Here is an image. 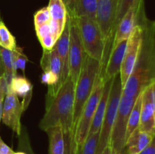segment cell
Masks as SVG:
<instances>
[{"instance_id": "1", "label": "cell", "mask_w": 155, "mask_h": 154, "mask_svg": "<svg viewBox=\"0 0 155 154\" xmlns=\"http://www.w3.org/2000/svg\"><path fill=\"white\" fill-rule=\"evenodd\" d=\"M136 23L142 29V44L133 72L122 91L123 95L133 98H137L155 81V21L145 15L144 1L139 6Z\"/></svg>"}, {"instance_id": "2", "label": "cell", "mask_w": 155, "mask_h": 154, "mask_svg": "<svg viewBox=\"0 0 155 154\" xmlns=\"http://www.w3.org/2000/svg\"><path fill=\"white\" fill-rule=\"evenodd\" d=\"M74 88L75 85L69 77L51 98L46 99L45 113L39 123L41 129L45 131L60 125L63 132L73 130Z\"/></svg>"}, {"instance_id": "3", "label": "cell", "mask_w": 155, "mask_h": 154, "mask_svg": "<svg viewBox=\"0 0 155 154\" xmlns=\"http://www.w3.org/2000/svg\"><path fill=\"white\" fill-rule=\"evenodd\" d=\"M100 69L101 63L86 54L74 88V107L73 115V131L74 133L83 107L93 90L95 80Z\"/></svg>"}, {"instance_id": "4", "label": "cell", "mask_w": 155, "mask_h": 154, "mask_svg": "<svg viewBox=\"0 0 155 154\" xmlns=\"http://www.w3.org/2000/svg\"><path fill=\"white\" fill-rule=\"evenodd\" d=\"M74 19H75L78 27L85 53L100 62L101 68H102L105 58V45L102 33L96 21L86 16Z\"/></svg>"}, {"instance_id": "5", "label": "cell", "mask_w": 155, "mask_h": 154, "mask_svg": "<svg viewBox=\"0 0 155 154\" xmlns=\"http://www.w3.org/2000/svg\"><path fill=\"white\" fill-rule=\"evenodd\" d=\"M122 91L123 87L120 75L118 73L114 77L111 87H110L107 108H106L102 124L100 128L99 139H98L96 154H101L104 148L110 144L112 128H113L115 119H116L118 106H119L121 95H122Z\"/></svg>"}, {"instance_id": "6", "label": "cell", "mask_w": 155, "mask_h": 154, "mask_svg": "<svg viewBox=\"0 0 155 154\" xmlns=\"http://www.w3.org/2000/svg\"><path fill=\"white\" fill-rule=\"evenodd\" d=\"M105 80L106 79L104 78V73L101 72V69H100L97 75L96 80H95L93 90L83 107L78 123L76 127L74 134H75V139L78 146H81L84 143L89 134V128H90L94 115H95L97 107L102 95Z\"/></svg>"}, {"instance_id": "7", "label": "cell", "mask_w": 155, "mask_h": 154, "mask_svg": "<svg viewBox=\"0 0 155 154\" xmlns=\"http://www.w3.org/2000/svg\"><path fill=\"white\" fill-rule=\"evenodd\" d=\"M119 0H97L95 21L101 30L105 45V67L109 54L112 49L114 37V22L117 13Z\"/></svg>"}, {"instance_id": "8", "label": "cell", "mask_w": 155, "mask_h": 154, "mask_svg": "<svg viewBox=\"0 0 155 154\" xmlns=\"http://www.w3.org/2000/svg\"><path fill=\"white\" fill-rule=\"evenodd\" d=\"M137 98L121 95L109 144L111 148L112 154H123L124 152L127 122Z\"/></svg>"}, {"instance_id": "9", "label": "cell", "mask_w": 155, "mask_h": 154, "mask_svg": "<svg viewBox=\"0 0 155 154\" xmlns=\"http://www.w3.org/2000/svg\"><path fill=\"white\" fill-rule=\"evenodd\" d=\"M69 18L70 21V49H69V76L74 82L77 83L83 66L86 53L83 49L75 19Z\"/></svg>"}, {"instance_id": "10", "label": "cell", "mask_w": 155, "mask_h": 154, "mask_svg": "<svg viewBox=\"0 0 155 154\" xmlns=\"http://www.w3.org/2000/svg\"><path fill=\"white\" fill-rule=\"evenodd\" d=\"M142 39V29L139 24L136 23V27L133 29L131 35L129 37L127 42V48L124 54V61L121 66L120 75L122 87L127 82V79L133 72L134 66L136 65Z\"/></svg>"}, {"instance_id": "11", "label": "cell", "mask_w": 155, "mask_h": 154, "mask_svg": "<svg viewBox=\"0 0 155 154\" xmlns=\"http://www.w3.org/2000/svg\"><path fill=\"white\" fill-rule=\"evenodd\" d=\"M24 111L19 98L12 91L8 88L3 105L2 121L18 136L22 131L21 118Z\"/></svg>"}, {"instance_id": "12", "label": "cell", "mask_w": 155, "mask_h": 154, "mask_svg": "<svg viewBox=\"0 0 155 154\" xmlns=\"http://www.w3.org/2000/svg\"><path fill=\"white\" fill-rule=\"evenodd\" d=\"M139 128L145 132L155 134V110L151 84L142 91L140 123Z\"/></svg>"}, {"instance_id": "13", "label": "cell", "mask_w": 155, "mask_h": 154, "mask_svg": "<svg viewBox=\"0 0 155 154\" xmlns=\"http://www.w3.org/2000/svg\"><path fill=\"white\" fill-rule=\"evenodd\" d=\"M144 0H136L133 6L129 9L128 11L120 20L115 31L112 47L122 42L123 40L129 39L136 25L138 11L141 3Z\"/></svg>"}, {"instance_id": "14", "label": "cell", "mask_w": 155, "mask_h": 154, "mask_svg": "<svg viewBox=\"0 0 155 154\" xmlns=\"http://www.w3.org/2000/svg\"><path fill=\"white\" fill-rule=\"evenodd\" d=\"M66 7L68 17L78 18L86 16L91 19L96 18L97 0H62Z\"/></svg>"}, {"instance_id": "15", "label": "cell", "mask_w": 155, "mask_h": 154, "mask_svg": "<svg viewBox=\"0 0 155 154\" xmlns=\"http://www.w3.org/2000/svg\"><path fill=\"white\" fill-rule=\"evenodd\" d=\"M62 63V83L69 78V49H70V21L67 17L63 32L54 45Z\"/></svg>"}, {"instance_id": "16", "label": "cell", "mask_w": 155, "mask_h": 154, "mask_svg": "<svg viewBox=\"0 0 155 154\" xmlns=\"http://www.w3.org/2000/svg\"><path fill=\"white\" fill-rule=\"evenodd\" d=\"M127 42L128 39L123 40L122 42L112 47V49L107 58V63L104 67V76L106 79L114 78L117 74L120 73V72Z\"/></svg>"}, {"instance_id": "17", "label": "cell", "mask_w": 155, "mask_h": 154, "mask_svg": "<svg viewBox=\"0 0 155 154\" xmlns=\"http://www.w3.org/2000/svg\"><path fill=\"white\" fill-rule=\"evenodd\" d=\"M154 135L138 128L126 140L123 154L140 153L151 142Z\"/></svg>"}, {"instance_id": "18", "label": "cell", "mask_w": 155, "mask_h": 154, "mask_svg": "<svg viewBox=\"0 0 155 154\" xmlns=\"http://www.w3.org/2000/svg\"><path fill=\"white\" fill-rule=\"evenodd\" d=\"M113 79L114 78L107 79L104 82L102 95H101V99H100L98 107H97L96 111H95V115H94L93 119H92V124H91L90 128H89V134H92V133H96L100 131V128H101V124H102L103 118H104L106 108H107V102H108L109 94H110Z\"/></svg>"}, {"instance_id": "19", "label": "cell", "mask_w": 155, "mask_h": 154, "mask_svg": "<svg viewBox=\"0 0 155 154\" xmlns=\"http://www.w3.org/2000/svg\"><path fill=\"white\" fill-rule=\"evenodd\" d=\"M8 88L12 91L18 98H22L21 104L25 110L30 104L33 94V85L30 82L26 77L16 75L8 85Z\"/></svg>"}, {"instance_id": "20", "label": "cell", "mask_w": 155, "mask_h": 154, "mask_svg": "<svg viewBox=\"0 0 155 154\" xmlns=\"http://www.w3.org/2000/svg\"><path fill=\"white\" fill-rule=\"evenodd\" d=\"M40 66L43 72L50 71L58 76L62 83V63L55 48L44 50L40 60Z\"/></svg>"}, {"instance_id": "21", "label": "cell", "mask_w": 155, "mask_h": 154, "mask_svg": "<svg viewBox=\"0 0 155 154\" xmlns=\"http://www.w3.org/2000/svg\"><path fill=\"white\" fill-rule=\"evenodd\" d=\"M48 137V154H64V137L63 129L60 125L51 127L45 130Z\"/></svg>"}, {"instance_id": "22", "label": "cell", "mask_w": 155, "mask_h": 154, "mask_svg": "<svg viewBox=\"0 0 155 154\" xmlns=\"http://www.w3.org/2000/svg\"><path fill=\"white\" fill-rule=\"evenodd\" d=\"M49 11L51 21L57 23L60 27L64 28L67 21L66 7L62 0H49L48 5L47 6Z\"/></svg>"}, {"instance_id": "23", "label": "cell", "mask_w": 155, "mask_h": 154, "mask_svg": "<svg viewBox=\"0 0 155 154\" xmlns=\"http://www.w3.org/2000/svg\"><path fill=\"white\" fill-rule=\"evenodd\" d=\"M142 91L139 94L135 102L134 106L130 112L129 116L128 122H127V132H126V140L130 136V134L136 129L139 127L140 123V115H141V107H142Z\"/></svg>"}, {"instance_id": "24", "label": "cell", "mask_w": 155, "mask_h": 154, "mask_svg": "<svg viewBox=\"0 0 155 154\" xmlns=\"http://www.w3.org/2000/svg\"><path fill=\"white\" fill-rule=\"evenodd\" d=\"M0 54H1L5 68V78L8 85L12 82V79L17 75V72L14 68L12 51L0 47Z\"/></svg>"}, {"instance_id": "25", "label": "cell", "mask_w": 155, "mask_h": 154, "mask_svg": "<svg viewBox=\"0 0 155 154\" xmlns=\"http://www.w3.org/2000/svg\"><path fill=\"white\" fill-rule=\"evenodd\" d=\"M0 47L13 51L17 47L16 39L0 18Z\"/></svg>"}, {"instance_id": "26", "label": "cell", "mask_w": 155, "mask_h": 154, "mask_svg": "<svg viewBox=\"0 0 155 154\" xmlns=\"http://www.w3.org/2000/svg\"><path fill=\"white\" fill-rule=\"evenodd\" d=\"M99 132L88 134L86 140L78 146L77 154H96L99 139Z\"/></svg>"}, {"instance_id": "27", "label": "cell", "mask_w": 155, "mask_h": 154, "mask_svg": "<svg viewBox=\"0 0 155 154\" xmlns=\"http://www.w3.org/2000/svg\"><path fill=\"white\" fill-rule=\"evenodd\" d=\"M12 60H13V65L15 71L17 72L18 69H21L24 72L26 67V63L28 60L27 57L24 54L23 49L20 47L17 46L13 51H12Z\"/></svg>"}, {"instance_id": "28", "label": "cell", "mask_w": 155, "mask_h": 154, "mask_svg": "<svg viewBox=\"0 0 155 154\" xmlns=\"http://www.w3.org/2000/svg\"><path fill=\"white\" fill-rule=\"evenodd\" d=\"M64 154H77L78 145L75 139V134L73 130L64 132Z\"/></svg>"}, {"instance_id": "29", "label": "cell", "mask_w": 155, "mask_h": 154, "mask_svg": "<svg viewBox=\"0 0 155 154\" xmlns=\"http://www.w3.org/2000/svg\"><path fill=\"white\" fill-rule=\"evenodd\" d=\"M136 1V0H119L117 13L116 19H115L114 22V33L120 20L128 11L129 9L133 6V5L134 4Z\"/></svg>"}, {"instance_id": "30", "label": "cell", "mask_w": 155, "mask_h": 154, "mask_svg": "<svg viewBox=\"0 0 155 154\" xmlns=\"http://www.w3.org/2000/svg\"><path fill=\"white\" fill-rule=\"evenodd\" d=\"M50 21H51V17H50L48 7L42 8L34 14L35 27H39L43 24H49Z\"/></svg>"}, {"instance_id": "31", "label": "cell", "mask_w": 155, "mask_h": 154, "mask_svg": "<svg viewBox=\"0 0 155 154\" xmlns=\"http://www.w3.org/2000/svg\"><path fill=\"white\" fill-rule=\"evenodd\" d=\"M8 90V84L4 76L0 79V122L2 121V116L3 105H4L5 98L6 93Z\"/></svg>"}, {"instance_id": "32", "label": "cell", "mask_w": 155, "mask_h": 154, "mask_svg": "<svg viewBox=\"0 0 155 154\" xmlns=\"http://www.w3.org/2000/svg\"><path fill=\"white\" fill-rule=\"evenodd\" d=\"M18 137H19V146L24 148L28 154H35L32 149L31 146H30V140H29L27 132L24 131L22 129L21 134Z\"/></svg>"}, {"instance_id": "33", "label": "cell", "mask_w": 155, "mask_h": 154, "mask_svg": "<svg viewBox=\"0 0 155 154\" xmlns=\"http://www.w3.org/2000/svg\"><path fill=\"white\" fill-rule=\"evenodd\" d=\"M39 42L44 50H51L55 45L57 40L52 35L49 34L39 39Z\"/></svg>"}, {"instance_id": "34", "label": "cell", "mask_w": 155, "mask_h": 154, "mask_svg": "<svg viewBox=\"0 0 155 154\" xmlns=\"http://www.w3.org/2000/svg\"><path fill=\"white\" fill-rule=\"evenodd\" d=\"M35 30H36V35H37L39 40L42 38L51 34V28H50L49 24H43V25L39 26V27H35Z\"/></svg>"}, {"instance_id": "35", "label": "cell", "mask_w": 155, "mask_h": 154, "mask_svg": "<svg viewBox=\"0 0 155 154\" xmlns=\"http://www.w3.org/2000/svg\"><path fill=\"white\" fill-rule=\"evenodd\" d=\"M139 154H155V134L146 147Z\"/></svg>"}, {"instance_id": "36", "label": "cell", "mask_w": 155, "mask_h": 154, "mask_svg": "<svg viewBox=\"0 0 155 154\" xmlns=\"http://www.w3.org/2000/svg\"><path fill=\"white\" fill-rule=\"evenodd\" d=\"M13 149L9 147L0 137V154H11Z\"/></svg>"}, {"instance_id": "37", "label": "cell", "mask_w": 155, "mask_h": 154, "mask_svg": "<svg viewBox=\"0 0 155 154\" xmlns=\"http://www.w3.org/2000/svg\"><path fill=\"white\" fill-rule=\"evenodd\" d=\"M5 75V68L3 65L2 59L1 54H0V79Z\"/></svg>"}, {"instance_id": "38", "label": "cell", "mask_w": 155, "mask_h": 154, "mask_svg": "<svg viewBox=\"0 0 155 154\" xmlns=\"http://www.w3.org/2000/svg\"><path fill=\"white\" fill-rule=\"evenodd\" d=\"M151 90H152V98L153 102H154V110H155V81L151 84Z\"/></svg>"}, {"instance_id": "39", "label": "cell", "mask_w": 155, "mask_h": 154, "mask_svg": "<svg viewBox=\"0 0 155 154\" xmlns=\"http://www.w3.org/2000/svg\"><path fill=\"white\" fill-rule=\"evenodd\" d=\"M11 154H28V153H27V152L24 149V148L19 146V151H18V152H15V151H13Z\"/></svg>"}, {"instance_id": "40", "label": "cell", "mask_w": 155, "mask_h": 154, "mask_svg": "<svg viewBox=\"0 0 155 154\" xmlns=\"http://www.w3.org/2000/svg\"><path fill=\"white\" fill-rule=\"evenodd\" d=\"M101 154H112L111 153V148H110V145H108V146H106Z\"/></svg>"}]
</instances>
